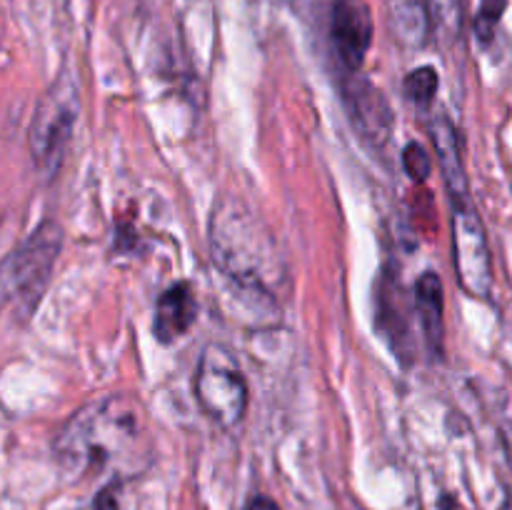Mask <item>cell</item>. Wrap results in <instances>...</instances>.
Masks as SVG:
<instances>
[{"label": "cell", "instance_id": "cell-2", "mask_svg": "<svg viewBox=\"0 0 512 510\" xmlns=\"http://www.w3.org/2000/svg\"><path fill=\"white\" fill-rule=\"evenodd\" d=\"M210 253L223 275L243 293L275 303L280 283L288 278L278 240L260 215L238 195H223L210 218Z\"/></svg>", "mask_w": 512, "mask_h": 510}, {"label": "cell", "instance_id": "cell-15", "mask_svg": "<svg viewBox=\"0 0 512 510\" xmlns=\"http://www.w3.org/2000/svg\"><path fill=\"white\" fill-rule=\"evenodd\" d=\"M245 510H280L270 498H253Z\"/></svg>", "mask_w": 512, "mask_h": 510}, {"label": "cell", "instance_id": "cell-5", "mask_svg": "<svg viewBox=\"0 0 512 510\" xmlns=\"http://www.w3.org/2000/svg\"><path fill=\"white\" fill-rule=\"evenodd\" d=\"M200 410L220 428H233L248 410V383L233 350L220 343L205 345L193 380Z\"/></svg>", "mask_w": 512, "mask_h": 510}, {"label": "cell", "instance_id": "cell-4", "mask_svg": "<svg viewBox=\"0 0 512 510\" xmlns=\"http://www.w3.org/2000/svg\"><path fill=\"white\" fill-rule=\"evenodd\" d=\"M80 113V90L73 78H60L45 90L28 130V148L43 178H53L63 165Z\"/></svg>", "mask_w": 512, "mask_h": 510}, {"label": "cell", "instance_id": "cell-3", "mask_svg": "<svg viewBox=\"0 0 512 510\" xmlns=\"http://www.w3.org/2000/svg\"><path fill=\"white\" fill-rule=\"evenodd\" d=\"M63 245V230L53 220H45L18 250L0 263V308L5 303L18 305L30 313L40 303L53 265Z\"/></svg>", "mask_w": 512, "mask_h": 510}, {"label": "cell", "instance_id": "cell-8", "mask_svg": "<svg viewBox=\"0 0 512 510\" xmlns=\"http://www.w3.org/2000/svg\"><path fill=\"white\" fill-rule=\"evenodd\" d=\"M345 100H348V113L355 130L370 143L383 145L393 130V110L385 95L370 83H355L345 90Z\"/></svg>", "mask_w": 512, "mask_h": 510}, {"label": "cell", "instance_id": "cell-9", "mask_svg": "<svg viewBox=\"0 0 512 510\" xmlns=\"http://www.w3.org/2000/svg\"><path fill=\"white\" fill-rule=\"evenodd\" d=\"M195 318H198V300H195L193 288L188 283L170 285L158 298V305H155V340L163 345L175 343L193 328Z\"/></svg>", "mask_w": 512, "mask_h": 510}, {"label": "cell", "instance_id": "cell-1", "mask_svg": "<svg viewBox=\"0 0 512 510\" xmlns=\"http://www.w3.org/2000/svg\"><path fill=\"white\" fill-rule=\"evenodd\" d=\"M148 445V413L133 393H108L75 410L55 438L60 465L93 473L135 463Z\"/></svg>", "mask_w": 512, "mask_h": 510}, {"label": "cell", "instance_id": "cell-13", "mask_svg": "<svg viewBox=\"0 0 512 510\" xmlns=\"http://www.w3.org/2000/svg\"><path fill=\"white\" fill-rule=\"evenodd\" d=\"M403 168L410 178L418 180V183H425L430 178V173H433V160H430L428 150L423 145L408 143L403 150Z\"/></svg>", "mask_w": 512, "mask_h": 510}, {"label": "cell", "instance_id": "cell-14", "mask_svg": "<svg viewBox=\"0 0 512 510\" xmlns=\"http://www.w3.org/2000/svg\"><path fill=\"white\" fill-rule=\"evenodd\" d=\"M505 10V0H483L478 15V35L483 40L493 38V28Z\"/></svg>", "mask_w": 512, "mask_h": 510}, {"label": "cell", "instance_id": "cell-12", "mask_svg": "<svg viewBox=\"0 0 512 510\" xmlns=\"http://www.w3.org/2000/svg\"><path fill=\"white\" fill-rule=\"evenodd\" d=\"M438 70L433 65H423V68H415L413 73L405 78L403 88H405V98L410 100L418 108H430L435 100V93H438Z\"/></svg>", "mask_w": 512, "mask_h": 510}, {"label": "cell", "instance_id": "cell-10", "mask_svg": "<svg viewBox=\"0 0 512 510\" xmlns=\"http://www.w3.org/2000/svg\"><path fill=\"white\" fill-rule=\"evenodd\" d=\"M430 135H433L435 150H438V165L443 173L445 188H448V200L470 198L468 170H465L463 150H460V138L455 125L445 115H435L430 120Z\"/></svg>", "mask_w": 512, "mask_h": 510}, {"label": "cell", "instance_id": "cell-7", "mask_svg": "<svg viewBox=\"0 0 512 510\" xmlns=\"http://www.w3.org/2000/svg\"><path fill=\"white\" fill-rule=\"evenodd\" d=\"M330 38L338 50L340 63L348 70H360L373 43V18L360 0H338L330 15Z\"/></svg>", "mask_w": 512, "mask_h": 510}, {"label": "cell", "instance_id": "cell-6", "mask_svg": "<svg viewBox=\"0 0 512 510\" xmlns=\"http://www.w3.org/2000/svg\"><path fill=\"white\" fill-rule=\"evenodd\" d=\"M453 210V250L458 280L473 298H488L493 290V260L485 225L473 198L450 200Z\"/></svg>", "mask_w": 512, "mask_h": 510}, {"label": "cell", "instance_id": "cell-11", "mask_svg": "<svg viewBox=\"0 0 512 510\" xmlns=\"http://www.w3.org/2000/svg\"><path fill=\"white\" fill-rule=\"evenodd\" d=\"M443 280L433 270H425L420 280L415 283V310H418L420 328H423L425 343L430 353H443L445 340V318H443Z\"/></svg>", "mask_w": 512, "mask_h": 510}]
</instances>
